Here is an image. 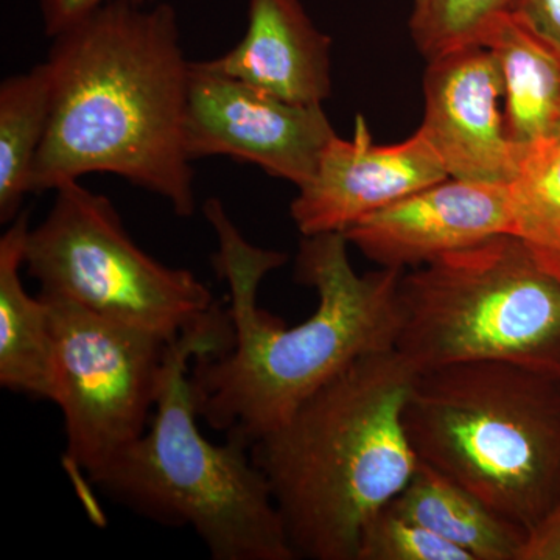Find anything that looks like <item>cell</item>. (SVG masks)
<instances>
[{"mask_svg": "<svg viewBox=\"0 0 560 560\" xmlns=\"http://www.w3.org/2000/svg\"><path fill=\"white\" fill-rule=\"evenodd\" d=\"M448 178L422 131L399 143L377 145L359 116L352 139L335 136L311 180L298 187L291 219L304 237L345 232L364 217Z\"/></svg>", "mask_w": 560, "mask_h": 560, "instance_id": "cell-12", "label": "cell"}, {"mask_svg": "<svg viewBox=\"0 0 560 560\" xmlns=\"http://www.w3.org/2000/svg\"><path fill=\"white\" fill-rule=\"evenodd\" d=\"M425 2L427 0H415V9H419V7H422Z\"/></svg>", "mask_w": 560, "mask_h": 560, "instance_id": "cell-24", "label": "cell"}, {"mask_svg": "<svg viewBox=\"0 0 560 560\" xmlns=\"http://www.w3.org/2000/svg\"><path fill=\"white\" fill-rule=\"evenodd\" d=\"M357 560H471L451 541L383 506L361 533Z\"/></svg>", "mask_w": 560, "mask_h": 560, "instance_id": "cell-20", "label": "cell"}, {"mask_svg": "<svg viewBox=\"0 0 560 560\" xmlns=\"http://www.w3.org/2000/svg\"><path fill=\"white\" fill-rule=\"evenodd\" d=\"M511 3L512 0H427L412 10V40L427 60L442 51L475 44L486 24L510 10Z\"/></svg>", "mask_w": 560, "mask_h": 560, "instance_id": "cell-19", "label": "cell"}, {"mask_svg": "<svg viewBox=\"0 0 560 560\" xmlns=\"http://www.w3.org/2000/svg\"><path fill=\"white\" fill-rule=\"evenodd\" d=\"M404 423L420 463L522 528L559 503V378L499 361L419 371Z\"/></svg>", "mask_w": 560, "mask_h": 560, "instance_id": "cell-5", "label": "cell"}, {"mask_svg": "<svg viewBox=\"0 0 560 560\" xmlns=\"http://www.w3.org/2000/svg\"><path fill=\"white\" fill-rule=\"evenodd\" d=\"M499 62L508 138L517 147L547 138L560 124V50L511 11L482 28L477 43Z\"/></svg>", "mask_w": 560, "mask_h": 560, "instance_id": "cell-15", "label": "cell"}, {"mask_svg": "<svg viewBox=\"0 0 560 560\" xmlns=\"http://www.w3.org/2000/svg\"><path fill=\"white\" fill-rule=\"evenodd\" d=\"M232 337L226 307L168 346L145 433L92 478L110 500L172 528L190 526L213 560H296L270 482L238 438L202 436L189 364Z\"/></svg>", "mask_w": 560, "mask_h": 560, "instance_id": "cell-4", "label": "cell"}, {"mask_svg": "<svg viewBox=\"0 0 560 560\" xmlns=\"http://www.w3.org/2000/svg\"><path fill=\"white\" fill-rule=\"evenodd\" d=\"M202 210L219 243L213 268L230 290L232 337L226 349L195 357L191 394L209 427L253 445L350 364L396 349L405 271L359 275L342 232L304 237L294 279L315 290L318 304L311 318L287 327L261 311L257 293L265 276L289 256L246 241L217 198Z\"/></svg>", "mask_w": 560, "mask_h": 560, "instance_id": "cell-1", "label": "cell"}, {"mask_svg": "<svg viewBox=\"0 0 560 560\" xmlns=\"http://www.w3.org/2000/svg\"><path fill=\"white\" fill-rule=\"evenodd\" d=\"M337 136L323 105L283 102L191 62L184 140L191 161L228 156L249 162L296 187L311 180Z\"/></svg>", "mask_w": 560, "mask_h": 560, "instance_id": "cell-9", "label": "cell"}, {"mask_svg": "<svg viewBox=\"0 0 560 560\" xmlns=\"http://www.w3.org/2000/svg\"><path fill=\"white\" fill-rule=\"evenodd\" d=\"M39 296L50 308L54 404L65 419L66 458L91 481L149 429L172 341L61 298Z\"/></svg>", "mask_w": 560, "mask_h": 560, "instance_id": "cell-8", "label": "cell"}, {"mask_svg": "<svg viewBox=\"0 0 560 560\" xmlns=\"http://www.w3.org/2000/svg\"><path fill=\"white\" fill-rule=\"evenodd\" d=\"M49 65L10 77L0 86V221L10 223L31 194L33 165L49 128Z\"/></svg>", "mask_w": 560, "mask_h": 560, "instance_id": "cell-17", "label": "cell"}, {"mask_svg": "<svg viewBox=\"0 0 560 560\" xmlns=\"http://www.w3.org/2000/svg\"><path fill=\"white\" fill-rule=\"evenodd\" d=\"M331 39L300 0H249L248 28L209 68L294 105H323L331 94Z\"/></svg>", "mask_w": 560, "mask_h": 560, "instance_id": "cell-13", "label": "cell"}, {"mask_svg": "<svg viewBox=\"0 0 560 560\" xmlns=\"http://www.w3.org/2000/svg\"><path fill=\"white\" fill-rule=\"evenodd\" d=\"M388 504L401 517L466 551L471 560H521L528 530L420 460L410 481Z\"/></svg>", "mask_w": 560, "mask_h": 560, "instance_id": "cell-16", "label": "cell"}, {"mask_svg": "<svg viewBox=\"0 0 560 560\" xmlns=\"http://www.w3.org/2000/svg\"><path fill=\"white\" fill-rule=\"evenodd\" d=\"M416 374L399 350L363 357L250 445L298 559L357 560L366 523L410 481Z\"/></svg>", "mask_w": 560, "mask_h": 560, "instance_id": "cell-3", "label": "cell"}, {"mask_svg": "<svg viewBox=\"0 0 560 560\" xmlns=\"http://www.w3.org/2000/svg\"><path fill=\"white\" fill-rule=\"evenodd\" d=\"M110 0H39L40 16H43L44 31L54 38L55 35L66 31L92 11L101 9ZM139 5H149L153 0H130Z\"/></svg>", "mask_w": 560, "mask_h": 560, "instance_id": "cell-21", "label": "cell"}, {"mask_svg": "<svg viewBox=\"0 0 560 560\" xmlns=\"http://www.w3.org/2000/svg\"><path fill=\"white\" fill-rule=\"evenodd\" d=\"M47 65L51 114L31 194L113 173L194 215L184 140L191 62L173 7L110 0L54 36Z\"/></svg>", "mask_w": 560, "mask_h": 560, "instance_id": "cell-2", "label": "cell"}, {"mask_svg": "<svg viewBox=\"0 0 560 560\" xmlns=\"http://www.w3.org/2000/svg\"><path fill=\"white\" fill-rule=\"evenodd\" d=\"M508 11L560 50V0H512Z\"/></svg>", "mask_w": 560, "mask_h": 560, "instance_id": "cell-22", "label": "cell"}, {"mask_svg": "<svg viewBox=\"0 0 560 560\" xmlns=\"http://www.w3.org/2000/svg\"><path fill=\"white\" fill-rule=\"evenodd\" d=\"M514 232L541 267L560 279V124L547 138L521 147L510 183Z\"/></svg>", "mask_w": 560, "mask_h": 560, "instance_id": "cell-18", "label": "cell"}, {"mask_svg": "<svg viewBox=\"0 0 560 560\" xmlns=\"http://www.w3.org/2000/svg\"><path fill=\"white\" fill-rule=\"evenodd\" d=\"M55 191L50 212L25 242L24 267L40 294L168 341L220 311L194 272L167 267L136 245L109 198L80 180Z\"/></svg>", "mask_w": 560, "mask_h": 560, "instance_id": "cell-7", "label": "cell"}, {"mask_svg": "<svg viewBox=\"0 0 560 560\" xmlns=\"http://www.w3.org/2000/svg\"><path fill=\"white\" fill-rule=\"evenodd\" d=\"M521 560H560V501L526 533Z\"/></svg>", "mask_w": 560, "mask_h": 560, "instance_id": "cell-23", "label": "cell"}, {"mask_svg": "<svg viewBox=\"0 0 560 560\" xmlns=\"http://www.w3.org/2000/svg\"><path fill=\"white\" fill-rule=\"evenodd\" d=\"M396 350L416 371L499 361L560 381V279L504 234L405 271Z\"/></svg>", "mask_w": 560, "mask_h": 560, "instance_id": "cell-6", "label": "cell"}, {"mask_svg": "<svg viewBox=\"0 0 560 560\" xmlns=\"http://www.w3.org/2000/svg\"><path fill=\"white\" fill-rule=\"evenodd\" d=\"M512 232L510 184L448 178L364 217L342 234L378 267L410 271Z\"/></svg>", "mask_w": 560, "mask_h": 560, "instance_id": "cell-11", "label": "cell"}, {"mask_svg": "<svg viewBox=\"0 0 560 560\" xmlns=\"http://www.w3.org/2000/svg\"><path fill=\"white\" fill-rule=\"evenodd\" d=\"M422 131L451 178L510 184L521 147L508 138L503 77L480 44L430 58L423 75Z\"/></svg>", "mask_w": 560, "mask_h": 560, "instance_id": "cell-10", "label": "cell"}, {"mask_svg": "<svg viewBox=\"0 0 560 560\" xmlns=\"http://www.w3.org/2000/svg\"><path fill=\"white\" fill-rule=\"evenodd\" d=\"M31 215L22 210L0 238V385L55 401V340L49 304L25 290L21 268Z\"/></svg>", "mask_w": 560, "mask_h": 560, "instance_id": "cell-14", "label": "cell"}]
</instances>
